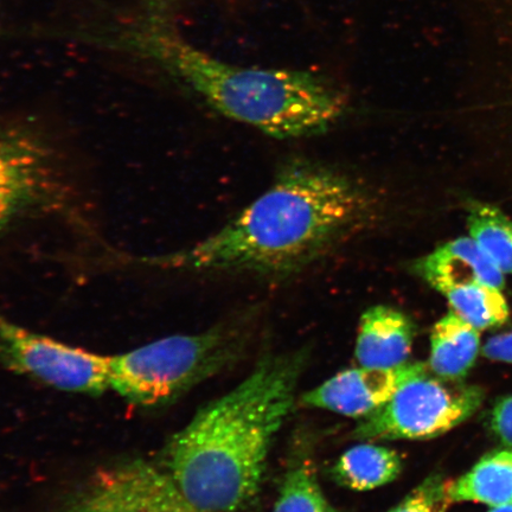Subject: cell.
Returning a JSON list of instances; mask_svg holds the SVG:
<instances>
[{"instance_id": "1", "label": "cell", "mask_w": 512, "mask_h": 512, "mask_svg": "<svg viewBox=\"0 0 512 512\" xmlns=\"http://www.w3.org/2000/svg\"><path fill=\"white\" fill-rule=\"evenodd\" d=\"M379 213V201L357 179L322 164L293 162L216 234L143 261L189 272L286 275L361 233Z\"/></svg>"}, {"instance_id": "17", "label": "cell", "mask_w": 512, "mask_h": 512, "mask_svg": "<svg viewBox=\"0 0 512 512\" xmlns=\"http://www.w3.org/2000/svg\"><path fill=\"white\" fill-rule=\"evenodd\" d=\"M272 512H336L320 488L313 466L302 462L287 472Z\"/></svg>"}, {"instance_id": "19", "label": "cell", "mask_w": 512, "mask_h": 512, "mask_svg": "<svg viewBox=\"0 0 512 512\" xmlns=\"http://www.w3.org/2000/svg\"><path fill=\"white\" fill-rule=\"evenodd\" d=\"M491 427L503 444L512 447V396L497 402L491 415Z\"/></svg>"}, {"instance_id": "7", "label": "cell", "mask_w": 512, "mask_h": 512, "mask_svg": "<svg viewBox=\"0 0 512 512\" xmlns=\"http://www.w3.org/2000/svg\"><path fill=\"white\" fill-rule=\"evenodd\" d=\"M68 512H198L168 471L132 462L95 473Z\"/></svg>"}, {"instance_id": "8", "label": "cell", "mask_w": 512, "mask_h": 512, "mask_svg": "<svg viewBox=\"0 0 512 512\" xmlns=\"http://www.w3.org/2000/svg\"><path fill=\"white\" fill-rule=\"evenodd\" d=\"M55 163L48 147L28 133L0 134V233L57 200Z\"/></svg>"}, {"instance_id": "15", "label": "cell", "mask_w": 512, "mask_h": 512, "mask_svg": "<svg viewBox=\"0 0 512 512\" xmlns=\"http://www.w3.org/2000/svg\"><path fill=\"white\" fill-rule=\"evenodd\" d=\"M437 291L444 294L452 312L479 331L498 328L509 319L507 300L494 286L471 281L444 285Z\"/></svg>"}, {"instance_id": "2", "label": "cell", "mask_w": 512, "mask_h": 512, "mask_svg": "<svg viewBox=\"0 0 512 512\" xmlns=\"http://www.w3.org/2000/svg\"><path fill=\"white\" fill-rule=\"evenodd\" d=\"M306 363L303 350L265 356L172 438L169 475L198 512H240L255 501Z\"/></svg>"}, {"instance_id": "4", "label": "cell", "mask_w": 512, "mask_h": 512, "mask_svg": "<svg viewBox=\"0 0 512 512\" xmlns=\"http://www.w3.org/2000/svg\"><path fill=\"white\" fill-rule=\"evenodd\" d=\"M245 344L241 330L232 325L158 339L108 356L110 389L133 405H165L238 361Z\"/></svg>"}, {"instance_id": "12", "label": "cell", "mask_w": 512, "mask_h": 512, "mask_svg": "<svg viewBox=\"0 0 512 512\" xmlns=\"http://www.w3.org/2000/svg\"><path fill=\"white\" fill-rule=\"evenodd\" d=\"M479 350V330L451 311L433 326L427 367L440 379L460 381L476 363Z\"/></svg>"}, {"instance_id": "6", "label": "cell", "mask_w": 512, "mask_h": 512, "mask_svg": "<svg viewBox=\"0 0 512 512\" xmlns=\"http://www.w3.org/2000/svg\"><path fill=\"white\" fill-rule=\"evenodd\" d=\"M0 362L63 392L99 395L110 389L108 356L37 334L2 315Z\"/></svg>"}, {"instance_id": "18", "label": "cell", "mask_w": 512, "mask_h": 512, "mask_svg": "<svg viewBox=\"0 0 512 512\" xmlns=\"http://www.w3.org/2000/svg\"><path fill=\"white\" fill-rule=\"evenodd\" d=\"M448 488L450 482L443 477H428L389 512H446L452 503Z\"/></svg>"}, {"instance_id": "9", "label": "cell", "mask_w": 512, "mask_h": 512, "mask_svg": "<svg viewBox=\"0 0 512 512\" xmlns=\"http://www.w3.org/2000/svg\"><path fill=\"white\" fill-rule=\"evenodd\" d=\"M427 368V364L408 361L389 369L360 367L344 370L303 395L302 402L307 407L363 419Z\"/></svg>"}, {"instance_id": "14", "label": "cell", "mask_w": 512, "mask_h": 512, "mask_svg": "<svg viewBox=\"0 0 512 512\" xmlns=\"http://www.w3.org/2000/svg\"><path fill=\"white\" fill-rule=\"evenodd\" d=\"M400 454L376 444L349 448L332 467V477L352 491H370L394 482L402 472Z\"/></svg>"}, {"instance_id": "21", "label": "cell", "mask_w": 512, "mask_h": 512, "mask_svg": "<svg viewBox=\"0 0 512 512\" xmlns=\"http://www.w3.org/2000/svg\"><path fill=\"white\" fill-rule=\"evenodd\" d=\"M489 512H512V505H507V507L491 508Z\"/></svg>"}, {"instance_id": "20", "label": "cell", "mask_w": 512, "mask_h": 512, "mask_svg": "<svg viewBox=\"0 0 512 512\" xmlns=\"http://www.w3.org/2000/svg\"><path fill=\"white\" fill-rule=\"evenodd\" d=\"M483 355L491 361L512 364V331L491 337L484 345Z\"/></svg>"}, {"instance_id": "22", "label": "cell", "mask_w": 512, "mask_h": 512, "mask_svg": "<svg viewBox=\"0 0 512 512\" xmlns=\"http://www.w3.org/2000/svg\"><path fill=\"white\" fill-rule=\"evenodd\" d=\"M149 2H151V4L153 5H162V4H166V3H169L170 0H149Z\"/></svg>"}, {"instance_id": "13", "label": "cell", "mask_w": 512, "mask_h": 512, "mask_svg": "<svg viewBox=\"0 0 512 512\" xmlns=\"http://www.w3.org/2000/svg\"><path fill=\"white\" fill-rule=\"evenodd\" d=\"M452 503L471 502L490 508L512 505V447L488 454L456 482L450 483Z\"/></svg>"}, {"instance_id": "10", "label": "cell", "mask_w": 512, "mask_h": 512, "mask_svg": "<svg viewBox=\"0 0 512 512\" xmlns=\"http://www.w3.org/2000/svg\"><path fill=\"white\" fill-rule=\"evenodd\" d=\"M414 324L394 307L376 305L363 313L355 356L360 367L389 369L408 362L414 342Z\"/></svg>"}, {"instance_id": "16", "label": "cell", "mask_w": 512, "mask_h": 512, "mask_svg": "<svg viewBox=\"0 0 512 512\" xmlns=\"http://www.w3.org/2000/svg\"><path fill=\"white\" fill-rule=\"evenodd\" d=\"M470 238L505 273H512V221L489 206H476L469 217Z\"/></svg>"}, {"instance_id": "5", "label": "cell", "mask_w": 512, "mask_h": 512, "mask_svg": "<svg viewBox=\"0 0 512 512\" xmlns=\"http://www.w3.org/2000/svg\"><path fill=\"white\" fill-rule=\"evenodd\" d=\"M483 400L482 389L440 379L427 368L360 419L354 435L363 441L437 438L470 419Z\"/></svg>"}, {"instance_id": "3", "label": "cell", "mask_w": 512, "mask_h": 512, "mask_svg": "<svg viewBox=\"0 0 512 512\" xmlns=\"http://www.w3.org/2000/svg\"><path fill=\"white\" fill-rule=\"evenodd\" d=\"M128 41L216 111L274 138L323 133L345 111L343 95L315 74L223 62L162 25H144L132 31Z\"/></svg>"}, {"instance_id": "11", "label": "cell", "mask_w": 512, "mask_h": 512, "mask_svg": "<svg viewBox=\"0 0 512 512\" xmlns=\"http://www.w3.org/2000/svg\"><path fill=\"white\" fill-rule=\"evenodd\" d=\"M420 277L438 290L448 284L478 281L503 290L504 273L472 238H460L435 249L414 266Z\"/></svg>"}]
</instances>
